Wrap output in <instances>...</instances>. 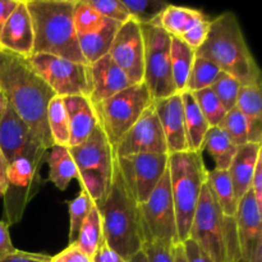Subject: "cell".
<instances>
[{
	"label": "cell",
	"mask_w": 262,
	"mask_h": 262,
	"mask_svg": "<svg viewBox=\"0 0 262 262\" xmlns=\"http://www.w3.org/2000/svg\"><path fill=\"white\" fill-rule=\"evenodd\" d=\"M51 256L42 253H32L14 250L13 252L0 257V262H50Z\"/></svg>",
	"instance_id": "cell-45"
},
{
	"label": "cell",
	"mask_w": 262,
	"mask_h": 262,
	"mask_svg": "<svg viewBox=\"0 0 262 262\" xmlns=\"http://www.w3.org/2000/svg\"><path fill=\"white\" fill-rule=\"evenodd\" d=\"M89 3L105 19L114 20L120 25L130 19L122 0H89Z\"/></svg>",
	"instance_id": "cell-41"
},
{
	"label": "cell",
	"mask_w": 262,
	"mask_h": 262,
	"mask_svg": "<svg viewBox=\"0 0 262 262\" xmlns=\"http://www.w3.org/2000/svg\"><path fill=\"white\" fill-rule=\"evenodd\" d=\"M205 19H207V17L200 10L169 4L165 12L161 14L158 25L169 36L182 37L184 33L188 32L197 23L202 22Z\"/></svg>",
	"instance_id": "cell-26"
},
{
	"label": "cell",
	"mask_w": 262,
	"mask_h": 262,
	"mask_svg": "<svg viewBox=\"0 0 262 262\" xmlns=\"http://www.w3.org/2000/svg\"><path fill=\"white\" fill-rule=\"evenodd\" d=\"M251 191H252L253 197H255L258 207L262 209V156L258 159L255 173H253L252 183H251Z\"/></svg>",
	"instance_id": "cell-48"
},
{
	"label": "cell",
	"mask_w": 262,
	"mask_h": 262,
	"mask_svg": "<svg viewBox=\"0 0 262 262\" xmlns=\"http://www.w3.org/2000/svg\"><path fill=\"white\" fill-rule=\"evenodd\" d=\"M192 95H193L200 110L204 114L205 119L207 120L210 127H219V124L227 114V110L224 109L214 91L211 89H205L192 92Z\"/></svg>",
	"instance_id": "cell-37"
},
{
	"label": "cell",
	"mask_w": 262,
	"mask_h": 262,
	"mask_svg": "<svg viewBox=\"0 0 262 262\" xmlns=\"http://www.w3.org/2000/svg\"><path fill=\"white\" fill-rule=\"evenodd\" d=\"M76 164L81 188L100 207L106 199L113 179L115 155L106 135L97 124L92 135L76 147H69Z\"/></svg>",
	"instance_id": "cell-7"
},
{
	"label": "cell",
	"mask_w": 262,
	"mask_h": 262,
	"mask_svg": "<svg viewBox=\"0 0 262 262\" xmlns=\"http://www.w3.org/2000/svg\"><path fill=\"white\" fill-rule=\"evenodd\" d=\"M223 215L209 183L202 188L192 219L188 239H192L214 262H227L223 238Z\"/></svg>",
	"instance_id": "cell-12"
},
{
	"label": "cell",
	"mask_w": 262,
	"mask_h": 262,
	"mask_svg": "<svg viewBox=\"0 0 262 262\" xmlns=\"http://www.w3.org/2000/svg\"><path fill=\"white\" fill-rule=\"evenodd\" d=\"M138 154L168 155L165 137L152 105L123 136L114 150L115 158Z\"/></svg>",
	"instance_id": "cell-15"
},
{
	"label": "cell",
	"mask_w": 262,
	"mask_h": 262,
	"mask_svg": "<svg viewBox=\"0 0 262 262\" xmlns=\"http://www.w3.org/2000/svg\"><path fill=\"white\" fill-rule=\"evenodd\" d=\"M48 148L33 142L14 160L8 163L5 179L4 223L14 225L22 220L27 205L42 187L41 168L48 159Z\"/></svg>",
	"instance_id": "cell-6"
},
{
	"label": "cell",
	"mask_w": 262,
	"mask_h": 262,
	"mask_svg": "<svg viewBox=\"0 0 262 262\" xmlns=\"http://www.w3.org/2000/svg\"><path fill=\"white\" fill-rule=\"evenodd\" d=\"M0 90L7 102L48 150L53 147L46 113L53 90L37 76L27 59L0 48Z\"/></svg>",
	"instance_id": "cell-1"
},
{
	"label": "cell",
	"mask_w": 262,
	"mask_h": 262,
	"mask_svg": "<svg viewBox=\"0 0 262 262\" xmlns=\"http://www.w3.org/2000/svg\"><path fill=\"white\" fill-rule=\"evenodd\" d=\"M223 238H224L227 262H241L242 255H241L235 216H224L223 219Z\"/></svg>",
	"instance_id": "cell-40"
},
{
	"label": "cell",
	"mask_w": 262,
	"mask_h": 262,
	"mask_svg": "<svg viewBox=\"0 0 262 262\" xmlns=\"http://www.w3.org/2000/svg\"><path fill=\"white\" fill-rule=\"evenodd\" d=\"M120 26H122L120 23L114 22V20L105 19V23L100 30L87 33V35L77 36L79 50L89 66L109 54L113 41Z\"/></svg>",
	"instance_id": "cell-23"
},
{
	"label": "cell",
	"mask_w": 262,
	"mask_h": 262,
	"mask_svg": "<svg viewBox=\"0 0 262 262\" xmlns=\"http://www.w3.org/2000/svg\"><path fill=\"white\" fill-rule=\"evenodd\" d=\"M154 104L145 83L132 84L100 104L94 105L97 122L113 150L141 115Z\"/></svg>",
	"instance_id": "cell-8"
},
{
	"label": "cell",
	"mask_w": 262,
	"mask_h": 262,
	"mask_svg": "<svg viewBox=\"0 0 262 262\" xmlns=\"http://www.w3.org/2000/svg\"><path fill=\"white\" fill-rule=\"evenodd\" d=\"M90 79L91 92L89 99L92 105L100 104L133 84L109 54L90 66Z\"/></svg>",
	"instance_id": "cell-19"
},
{
	"label": "cell",
	"mask_w": 262,
	"mask_h": 262,
	"mask_svg": "<svg viewBox=\"0 0 262 262\" xmlns=\"http://www.w3.org/2000/svg\"><path fill=\"white\" fill-rule=\"evenodd\" d=\"M220 72L222 71L219 69V67L215 66L209 59L196 55L188 81H187L186 91L196 92L200 90L210 89Z\"/></svg>",
	"instance_id": "cell-34"
},
{
	"label": "cell",
	"mask_w": 262,
	"mask_h": 262,
	"mask_svg": "<svg viewBox=\"0 0 262 262\" xmlns=\"http://www.w3.org/2000/svg\"><path fill=\"white\" fill-rule=\"evenodd\" d=\"M219 128L237 147L250 143L248 142L250 123L237 107H233L232 110L227 112L224 119L219 124Z\"/></svg>",
	"instance_id": "cell-36"
},
{
	"label": "cell",
	"mask_w": 262,
	"mask_h": 262,
	"mask_svg": "<svg viewBox=\"0 0 262 262\" xmlns=\"http://www.w3.org/2000/svg\"><path fill=\"white\" fill-rule=\"evenodd\" d=\"M69 123V147H76L87 140L99 124L96 112L87 96L63 97Z\"/></svg>",
	"instance_id": "cell-21"
},
{
	"label": "cell",
	"mask_w": 262,
	"mask_h": 262,
	"mask_svg": "<svg viewBox=\"0 0 262 262\" xmlns=\"http://www.w3.org/2000/svg\"><path fill=\"white\" fill-rule=\"evenodd\" d=\"M46 161L49 164V181L59 191H66L72 179L78 178L76 164L69 147L54 145L48 152Z\"/></svg>",
	"instance_id": "cell-25"
},
{
	"label": "cell",
	"mask_w": 262,
	"mask_h": 262,
	"mask_svg": "<svg viewBox=\"0 0 262 262\" xmlns=\"http://www.w3.org/2000/svg\"><path fill=\"white\" fill-rule=\"evenodd\" d=\"M92 205H94V202H92L91 197H90L89 194H87V192H84L83 189H81L78 196L69 204V217H71V220H69L68 245L77 242L79 235V230H81L82 224H83V222L86 220Z\"/></svg>",
	"instance_id": "cell-38"
},
{
	"label": "cell",
	"mask_w": 262,
	"mask_h": 262,
	"mask_svg": "<svg viewBox=\"0 0 262 262\" xmlns=\"http://www.w3.org/2000/svg\"><path fill=\"white\" fill-rule=\"evenodd\" d=\"M5 107H7V99H5L4 94H3L2 90H0V122H2V118L5 112Z\"/></svg>",
	"instance_id": "cell-52"
},
{
	"label": "cell",
	"mask_w": 262,
	"mask_h": 262,
	"mask_svg": "<svg viewBox=\"0 0 262 262\" xmlns=\"http://www.w3.org/2000/svg\"><path fill=\"white\" fill-rule=\"evenodd\" d=\"M182 101L184 110V125H186L187 142L189 151L204 152V141L211 127L200 110L192 92H182Z\"/></svg>",
	"instance_id": "cell-24"
},
{
	"label": "cell",
	"mask_w": 262,
	"mask_h": 262,
	"mask_svg": "<svg viewBox=\"0 0 262 262\" xmlns=\"http://www.w3.org/2000/svg\"><path fill=\"white\" fill-rule=\"evenodd\" d=\"M138 210L145 243H179L168 169L147 201L138 205Z\"/></svg>",
	"instance_id": "cell-11"
},
{
	"label": "cell",
	"mask_w": 262,
	"mask_h": 262,
	"mask_svg": "<svg viewBox=\"0 0 262 262\" xmlns=\"http://www.w3.org/2000/svg\"><path fill=\"white\" fill-rule=\"evenodd\" d=\"M130 19L138 25H154L158 23L161 14L169 7L168 3L160 0H122Z\"/></svg>",
	"instance_id": "cell-33"
},
{
	"label": "cell",
	"mask_w": 262,
	"mask_h": 262,
	"mask_svg": "<svg viewBox=\"0 0 262 262\" xmlns=\"http://www.w3.org/2000/svg\"><path fill=\"white\" fill-rule=\"evenodd\" d=\"M74 3L76 0L26 2L33 26V54H49L74 63L87 64L79 50L74 30Z\"/></svg>",
	"instance_id": "cell-3"
},
{
	"label": "cell",
	"mask_w": 262,
	"mask_h": 262,
	"mask_svg": "<svg viewBox=\"0 0 262 262\" xmlns=\"http://www.w3.org/2000/svg\"><path fill=\"white\" fill-rule=\"evenodd\" d=\"M196 55L209 59L241 84L261 81L260 68L246 42L239 20L232 12L223 13L210 22L206 40Z\"/></svg>",
	"instance_id": "cell-2"
},
{
	"label": "cell",
	"mask_w": 262,
	"mask_h": 262,
	"mask_svg": "<svg viewBox=\"0 0 262 262\" xmlns=\"http://www.w3.org/2000/svg\"><path fill=\"white\" fill-rule=\"evenodd\" d=\"M174 262H186L183 245H182L181 242L177 243V245L174 246Z\"/></svg>",
	"instance_id": "cell-51"
},
{
	"label": "cell",
	"mask_w": 262,
	"mask_h": 262,
	"mask_svg": "<svg viewBox=\"0 0 262 262\" xmlns=\"http://www.w3.org/2000/svg\"><path fill=\"white\" fill-rule=\"evenodd\" d=\"M0 48L28 59L33 54V26L26 2L18 3L0 35Z\"/></svg>",
	"instance_id": "cell-18"
},
{
	"label": "cell",
	"mask_w": 262,
	"mask_h": 262,
	"mask_svg": "<svg viewBox=\"0 0 262 262\" xmlns=\"http://www.w3.org/2000/svg\"><path fill=\"white\" fill-rule=\"evenodd\" d=\"M204 150H206L214 160V169L228 170L237 152V146L230 142L227 135L219 127H211L205 137Z\"/></svg>",
	"instance_id": "cell-29"
},
{
	"label": "cell",
	"mask_w": 262,
	"mask_h": 262,
	"mask_svg": "<svg viewBox=\"0 0 262 262\" xmlns=\"http://www.w3.org/2000/svg\"><path fill=\"white\" fill-rule=\"evenodd\" d=\"M241 86L242 84L234 77L222 71L210 89L216 95V97L222 102L224 109L229 112V110H232L237 105L238 92H239Z\"/></svg>",
	"instance_id": "cell-39"
},
{
	"label": "cell",
	"mask_w": 262,
	"mask_h": 262,
	"mask_svg": "<svg viewBox=\"0 0 262 262\" xmlns=\"http://www.w3.org/2000/svg\"><path fill=\"white\" fill-rule=\"evenodd\" d=\"M73 23L77 36L87 35L100 30L105 18L89 3V0H76L73 8Z\"/></svg>",
	"instance_id": "cell-35"
},
{
	"label": "cell",
	"mask_w": 262,
	"mask_h": 262,
	"mask_svg": "<svg viewBox=\"0 0 262 262\" xmlns=\"http://www.w3.org/2000/svg\"><path fill=\"white\" fill-rule=\"evenodd\" d=\"M91 260L92 262H128L119 253H117L113 248H110L107 243L105 242V239L102 241L101 245L95 251Z\"/></svg>",
	"instance_id": "cell-46"
},
{
	"label": "cell",
	"mask_w": 262,
	"mask_h": 262,
	"mask_svg": "<svg viewBox=\"0 0 262 262\" xmlns=\"http://www.w3.org/2000/svg\"><path fill=\"white\" fill-rule=\"evenodd\" d=\"M169 181L177 217L179 242L188 239L192 219L200 194L207 182V170L202 152L184 151L168 158Z\"/></svg>",
	"instance_id": "cell-5"
},
{
	"label": "cell",
	"mask_w": 262,
	"mask_h": 262,
	"mask_svg": "<svg viewBox=\"0 0 262 262\" xmlns=\"http://www.w3.org/2000/svg\"><path fill=\"white\" fill-rule=\"evenodd\" d=\"M27 60L55 96H90L91 79L87 64L74 63L49 54H32Z\"/></svg>",
	"instance_id": "cell-10"
},
{
	"label": "cell",
	"mask_w": 262,
	"mask_h": 262,
	"mask_svg": "<svg viewBox=\"0 0 262 262\" xmlns=\"http://www.w3.org/2000/svg\"><path fill=\"white\" fill-rule=\"evenodd\" d=\"M145 45L143 83L154 101L178 94L170 66V36L158 25L140 26Z\"/></svg>",
	"instance_id": "cell-9"
},
{
	"label": "cell",
	"mask_w": 262,
	"mask_h": 262,
	"mask_svg": "<svg viewBox=\"0 0 262 262\" xmlns=\"http://www.w3.org/2000/svg\"><path fill=\"white\" fill-rule=\"evenodd\" d=\"M19 0H0V35L7 23L8 18L13 13V10L17 8Z\"/></svg>",
	"instance_id": "cell-50"
},
{
	"label": "cell",
	"mask_w": 262,
	"mask_h": 262,
	"mask_svg": "<svg viewBox=\"0 0 262 262\" xmlns=\"http://www.w3.org/2000/svg\"><path fill=\"white\" fill-rule=\"evenodd\" d=\"M207 183L211 188L215 200L219 204L224 216H235L238 209V200L235 197L232 179L228 170L212 169L207 174Z\"/></svg>",
	"instance_id": "cell-28"
},
{
	"label": "cell",
	"mask_w": 262,
	"mask_h": 262,
	"mask_svg": "<svg viewBox=\"0 0 262 262\" xmlns=\"http://www.w3.org/2000/svg\"><path fill=\"white\" fill-rule=\"evenodd\" d=\"M174 246L169 242L145 243L142 251L148 262H174Z\"/></svg>",
	"instance_id": "cell-42"
},
{
	"label": "cell",
	"mask_w": 262,
	"mask_h": 262,
	"mask_svg": "<svg viewBox=\"0 0 262 262\" xmlns=\"http://www.w3.org/2000/svg\"><path fill=\"white\" fill-rule=\"evenodd\" d=\"M97 209L101 215L104 239L110 248L127 261L142 251L145 238L138 204L128 191L117 163L106 199Z\"/></svg>",
	"instance_id": "cell-4"
},
{
	"label": "cell",
	"mask_w": 262,
	"mask_h": 262,
	"mask_svg": "<svg viewBox=\"0 0 262 262\" xmlns=\"http://www.w3.org/2000/svg\"><path fill=\"white\" fill-rule=\"evenodd\" d=\"M128 262H148L147 258H146V255L143 253V251H140L138 253H136L132 258H130Z\"/></svg>",
	"instance_id": "cell-53"
},
{
	"label": "cell",
	"mask_w": 262,
	"mask_h": 262,
	"mask_svg": "<svg viewBox=\"0 0 262 262\" xmlns=\"http://www.w3.org/2000/svg\"><path fill=\"white\" fill-rule=\"evenodd\" d=\"M196 59V50L179 37L170 36V66L173 82L178 94L186 91L187 81Z\"/></svg>",
	"instance_id": "cell-27"
},
{
	"label": "cell",
	"mask_w": 262,
	"mask_h": 262,
	"mask_svg": "<svg viewBox=\"0 0 262 262\" xmlns=\"http://www.w3.org/2000/svg\"><path fill=\"white\" fill-rule=\"evenodd\" d=\"M33 142H38V140L32 135L22 118L7 102L0 122V154L3 158L7 163H10Z\"/></svg>",
	"instance_id": "cell-20"
},
{
	"label": "cell",
	"mask_w": 262,
	"mask_h": 262,
	"mask_svg": "<svg viewBox=\"0 0 262 262\" xmlns=\"http://www.w3.org/2000/svg\"><path fill=\"white\" fill-rule=\"evenodd\" d=\"M169 155L138 154L115 158L123 181L138 205L147 201L168 169Z\"/></svg>",
	"instance_id": "cell-13"
},
{
	"label": "cell",
	"mask_w": 262,
	"mask_h": 262,
	"mask_svg": "<svg viewBox=\"0 0 262 262\" xmlns=\"http://www.w3.org/2000/svg\"><path fill=\"white\" fill-rule=\"evenodd\" d=\"M262 209L248 191L238 202L235 212L238 238L241 247V262H262Z\"/></svg>",
	"instance_id": "cell-16"
},
{
	"label": "cell",
	"mask_w": 262,
	"mask_h": 262,
	"mask_svg": "<svg viewBox=\"0 0 262 262\" xmlns=\"http://www.w3.org/2000/svg\"><path fill=\"white\" fill-rule=\"evenodd\" d=\"M210 22H211V20L207 18V19L197 23L194 27H192L188 32H186L182 37L179 38H181L183 42H186L189 48H192L193 50H197L199 48H201L202 43H204L205 40H206L207 33H209Z\"/></svg>",
	"instance_id": "cell-43"
},
{
	"label": "cell",
	"mask_w": 262,
	"mask_h": 262,
	"mask_svg": "<svg viewBox=\"0 0 262 262\" xmlns=\"http://www.w3.org/2000/svg\"><path fill=\"white\" fill-rule=\"evenodd\" d=\"M50 262H92V260L77 246V243H72L58 255L51 256Z\"/></svg>",
	"instance_id": "cell-44"
},
{
	"label": "cell",
	"mask_w": 262,
	"mask_h": 262,
	"mask_svg": "<svg viewBox=\"0 0 262 262\" xmlns=\"http://www.w3.org/2000/svg\"><path fill=\"white\" fill-rule=\"evenodd\" d=\"M235 107L247 118L250 123L262 122L261 81L241 86Z\"/></svg>",
	"instance_id": "cell-32"
},
{
	"label": "cell",
	"mask_w": 262,
	"mask_h": 262,
	"mask_svg": "<svg viewBox=\"0 0 262 262\" xmlns=\"http://www.w3.org/2000/svg\"><path fill=\"white\" fill-rule=\"evenodd\" d=\"M14 250V246L10 239L9 227L7 225V223L0 222V257L13 252Z\"/></svg>",
	"instance_id": "cell-49"
},
{
	"label": "cell",
	"mask_w": 262,
	"mask_h": 262,
	"mask_svg": "<svg viewBox=\"0 0 262 262\" xmlns=\"http://www.w3.org/2000/svg\"><path fill=\"white\" fill-rule=\"evenodd\" d=\"M186 262H214L192 239L182 242Z\"/></svg>",
	"instance_id": "cell-47"
},
{
	"label": "cell",
	"mask_w": 262,
	"mask_h": 262,
	"mask_svg": "<svg viewBox=\"0 0 262 262\" xmlns=\"http://www.w3.org/2000/svg\"><path fill=\"white\" fill-rule=\"evenodd\" d=\"M102 241H104V232H102L101 215H100L96 205L94 204L86 220L82 224L78 239L76 243L87 256L92 257V255L97 250V247L101 245Z\"/></svg>",
	"instance_id": "cell-31"
},
{
	"label": "cell",
	"mask_w": 262,
	"mask_h": 262,
	"mask_svg": "<svg viewBox=\"0 0 262 262\" xmlns=\"http://www.w3.org/2000/svg\"><path fill=\"white\" fill-rule=\"evenodd\" d=\"M109 56L133 84L143 83L145 45L137 22L129 19L120 26L109 50Z\"/></svg>",
	"instance_id": "cell-14"
},
{
	"label": "cell",
	"mask_w": 262,
	"mask_h": 262,
	"mask_svg": "<svg viewBox=\"0 0 262 262\" xmlns=\"http://www.w3.org/2000/svg\"><path fill=\"white\" fill-rule=\"evenodd\" d=\"M46 119H48L49 132L53 140V145L69 147V123L63 97L54 96L50 100Z\"/></svg>",
	"instance_id": "cell-30"
},
{
	"label": "cell",
	"mask_w": 262,
	"mask_h": 262,
	"mask_svg": "<svg viewBox=\"0 0 262 262\" xmlns=\"http://www.w3.org/2000/svg\"><path fill=\"white\" fill-rule=\"evenodd\" d=\"M158 119L160 122L164 137L166 141L168 155L189 151L187 142L186 125H184V110L181 94H174L154 101Z\"/></svg>",
	"instance_id": "cell-17"
},
{
	"label": "cell",
	"mask_w": 262,
	"mask_h": 262,
	"mask_svg": "<svg viewBox=\"0 0 262 262\" xmlns=\"http://www.w3.org/2000/svg\"><path fill=\"white\" fill-rule=\"evenodd\" d=\"M261 156L262 145L258 143H246L237 147V152L228 168V173L232 179L233 188L238 201L251 189L253 173Z\"/></svg>",
	"instance_id": "cell-22"
}]
</instances>
